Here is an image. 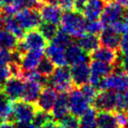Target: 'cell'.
I'll use <instances>...</instances> for the list:
<instances>
[{"label":"cell","mask_w":128,"mask_h":128,"mask_svg":"<svg viewBox=\"0 0 128 128\" xmlns=\"http://www.w3.org/2000/svg\"><path fill=\"white\" fill-rule=\"evenodd\" d=\"M50 120H52V115H50L46 111H43V110H39V111H36V114H35L32 124L35 126V128H38L39 126H41V125L45 124L46 122H48Z\"/></svg>","instance_id":"30"},{"label":"cell","mask_w":128,"mask_h":128,"mask_svg":"<svg viewBox=\"0 0 128 128\" xmlns=\"http://www.w3.org/2000/svg\"><path fill=\"white\" fill-rule=\"evenodd\" d=\"M116 2L118 4H120L122 7L127 8H128V0H116Z\"/></svg>","instance_id":"42"},{"label":"cell","mask_w":128,"mask_h":128,"mask_svg":"<svg viewBox=\"0 0 128 128\" xmlns=\"http://www.w3.org/2000/svg\"><path fill=\"white\" fill-rule=\"evenodd\" d=\"M97 128H121L112 111H99L97 113Z\"/></svg>","instance_id":"23"},{"label":"cell","mask_w":128,"mask_h":128,"mask_svg":"<svg viewBox=\"0 0 128 128\" xmlns=\"http://www.w3.org/2000/svg\"><path fill=\"white\" fill-rule=\"evenodd\" d=\"M105 28V25L101 22V20H96V21H90L87 22V26H86V30L87 32L92 35H96L100 34Z\"/></svg>","instance_id":"32"},{"label":"cell","mask_w":128,"mask_h":128,"mask_svg":"<svg viewBox=\"0 0 128 128\" xmlns=\"http://www.w3.org/2000/svg\"><path fill=\"white\" fill-rule=\"evenodd\" d=\"M105 1H107V2H110V1H112V0H105Z\"/></svg>","instance_id":"46"},{"label":"cell","mask_w":128,"mask_h":128,"mask_svg":"<svg viewBox=\"0 0 128 128\" xmlns=\"http://www.w3.org/2000/svg\"><path fill=\"white\" fill-rule=\"evenodd\" d=\"M101 90L122 92L128 90V74L125 71L111 72L101 82Z\"/></svg>","instance_id":"3"},{"label":"cell","mask_w":128,"mask_h":128,"mask_svg":"<svg viewBox=\"0 0 128 128\" xmlns=\"http://www.w3.org/2000/svg\"><path fill=\"white\" fill-rule=\"evenodd\" d=\"M118 92L102 90L94 100V108L99 111H113L117 110Z\"/></svg>","instance_id":"10"},{"label":"cell","mask_w":128,"mask_h":128,"mask_svg":"<svg viewBox=\"0 0 128 128\" xmlns=\"http://www.w3.org/2000/svg\"><path fill=\"white\" fill-rule=\"evenodd\" d=\"M0 25L13 34L18 39H22L24 36V30L20 26L17 20L13 16L0 14Z\"/></svg>","instance_id":"22"},{"label":"cell","mask_w":128,"mask_h":128,"mask_svg":"<svg viewBox=\"0 0 128 128\" xmlns=\"http://www.w3.org/2000/svg\"><path fill=\"white\" fill-rule=\"evenodd\" d=\"M83 1H84V2H87V1H90V0H83Z\"/></svg>","instance_id":"47"},{"label":"cell","mask_w":128,"mask_h":128,"mask_svg":"<svg viewBox=\"0 0 128 128\" xmlns=\"http://www.w3.org/2000/svg\"><path fill=\"white\" fill-rule=\"evenodd\" d=\"M2 92L11 101H19L22 98L24 82L20 76H12L2 85Z\"/></svg>","instance_id":"9"},{"label":"cell","mask_w":128,"mask_h":128,"mask_svg":"<svg viewBox=\"0 0 128 128\" xmlns=\"http://www.w3.org/2000/svg\"><path fill=\"white\" fill-rule=\"evenodd\" d=\"M39 14L44 22L58 24L62 18V8L57 4H44L40 7Z\"/></svg>","instance_id":"14"},{"label":"cell","mask_w":128,"mask_h":128,"mask_svg":"<svg viewBox=\"0 0 128 128\" xmlns=\"http://www.w3.org/2000/svg\"><path fill=\"white\" fill-rule=\"evenodd\" d=\"M78 44L85 52L92 54L94 50H96L99 47L100 40L99 38H97L96 35L88 33L78 38Z\"/></svg>","instance_id":"25"},{"label":"cell","mask_w":128,"mask_h":128,"mask_svg":"<svg viewBox=\"0 0 128 128\" xmlns=\"http://www.w3.org/2000/svg\"><path fill=\"white\" fill-rule=\"evenodd\" d=\"M13 115V104L12 101L0 89V122L10 121Z\"/></svg>","instance_id":"24"},{"label":"cell","mask_w":128,"mask_h":128,"mask_svg":"<svg viewBox=\"0 0 128 128\" xmlns=\"http://www.w3.org/2000/svg\"><path fill=\"white\" fill-rule=\"evenodd\" d=\"M125 20H126V22H127V24H128V14L125 16Z\"/></svg>","instance_id":"45"},{"label":"cell","mask_w":128,"mask_h":128,"mask_svg":"<svg viewBox=\"0 0 128 128\" xmlns=\"http://www.w3.org/2000/svg\"><path fill=\"white\" fill-rule=\"evenodd\" d=\"M91 58L94 61L114 66L118 61V54L115 50L103 46L98 47L96 50H94L91 54Z\"/></svg>","instance_id":"20"},{"label":"cell","mask_w":128,"mask_h":128,"mask_svg":"<svg viewBox=\"0 0 128 128\" xmlns=\"http://www.w3.org/2000/svg\"><path fill=\"white\" fill-rule=\"evenodd\" d=\"M124 18V8H122L117 2L110 1L105 5L100 19L105 27H112Z\"/></svg>","instance_id":"5"},{"label":"cell","mask_w":128,"mask_h":128,"mask_svg":"<svg viewBox=\"0 0 128 128\" xmlns=\"http://www.w3.org/2000/svg\"><path fill=\"white\" fill-rule=\"evenodd\" d=\"M121 39V34L111 27H105L103 31L100 33V43L104 47H107L112 50L120 48Z\"/></svg>","instance_id":"19"},{"label":"cell","mask_w":128,"mask_h":128,"mask_svg":"<svg viewBox=\"0 0 128 128\" xmlns=\"http://www.w3.org/2000/svg\"><path fill=\"white\" fill-rule=\"evenodd\" d=\"M14 54L11 52V50L0 49V66H8L13 62Z\"/></svg>","instance_id":"35"},{"label":"cell","mask_w":128,"mask_h":128,"mask_svg":"<svg viewBox=\"0 0 128 128\" xmlns=\"http://www.w3.org/2000/svg\"><path fill=\"white\" fill-rule=\"evenodd\" d=\"M46 55L57 66H64L68 64L66 54V48L52 42L46 48Z\"/></svg>","instance_id":"18"},{"label":"cell","mask_w":128,"mask_h":128,"mask_svg":"<svg viewBox=\"0 0 128 128\" xmlns=\"http://www.w3.org/2000/svg\"><path fill=\"white\" fill-rule=\"evenodd\" d=\"M44 50H28L22 54L20 66L22 70L29 72L36 70L38 66L40 61L43 59Z\"/></svg>","instance_id":"12"},{"label":"cell","mask_w":128,"mask_h":128,"mask_svg":"<svg viewBox=\"0 0 128 128\" xmlns=\"http://www.w3.org/2000/svg\"><path fill=\"white\" fill-rule=\"evenodd\" d=\"M78 128H97V113L96 108H90L80 117Z\"/></svg>","instance_id":"27"},{"label":"cell","mask_w":128,"mask_h":128,"mask_svg":"<svg viewBox=\"0 0 128 128\" xmlns=\"http://www.w3.org/2000/svg\"><path fill=\"white\" fill-rule=\"evenodd\" d=\"M52 42L55 43V44H57V45H59L61 47H64L66 49L72 43L70 36H68V34H66L64 31H62V30L58 31L56 36H54V38L52 40Z\"/></svg>","instance_id":"31"},{"label":"cell","mask_w":128,"mask_h":128,"mask_svg":"<svg viewBox=\"0 0 128 128\" xmlns=\"http://www.w3.org/2000/svg\"><path fill=\"white\" fill-rule=\"evenodd\" d=\"M11 76H13V75H12L10 64L0 66V87L7 82Z\"/></svg>","instance_id":"36"},{"label":"cell","mask_w":128,"mask_h":128,"mask_svg":"<svg viewBox=\"0 0 128 128\" xmlns=\"http://www.w3.org/2000/svg\"><path fill=\"white\" fill-rule=\"evenodd\" d=\"M122 68L128 74V55H122Z\"/></svg>","instance_id":"39"},{"label":"cell","mask_w":128,"mask_h":128,"mask_svg":"<svg viewBox=\"0 0 128 128\" xmlns=\"http://www.w3.org/2000/svg\"><path fill=\"white\" fill-rule=\"evenodd\" d=\"M39 31L41 32L44 38L47 40L52 41L54 38V36H56L58 33V29L56 27V24H49V22H43L39 25Z\"/></svg>","instance_id":"29"},{"label":"cell","mask_w":128,"mask_h":128,"mask_svg":"<svg viewBox=\"0 0 128 128\" xmlns=\"http://www.w3.org/2000/svg\"><path fill=\"white\" fill-rule=\"evenodd\" d=\"M90 68H91V74H90L88 83L96 87V89H100L102 80L112 72L113 66L92 60L90 64Z\"/></svg>","instance_id":"11"},{"label":"cell","mask_w":128,"mask_h":128,"mask_svg":"<svg viewBox=\"0 0 128 128\" xmlns=\"http://www.w3.org/2000/svg\"><path fill=\"white\" fill-rule=\"evenodd\" d=\"M0 128H15L14 124L10 121L0 122Z\"/></svg>","instance_id":"41"},{"label":"cell","mask_w":128,"mask_h":128,"mask_svg":"<svg viewBox=\"0 0 128 128\" xmlns=\"http://www.w3.org/2000/svg\"><path fill=\"white\" fill-rule=\"evenodd\" d=\"M117 110L121 111H128V90L122 92H118L117 94Z\"/></svg>","instance_id":"33"},{"label":"cell","mask_w":128,"mask_h":128,"mask_svg":"<svg viewBox=\"0 0 128 128\" xmlns=\"http://www.w3.org/2000/svg\"><path fill=\"white\" fill-rule=\"evenodd\" d=\"M54 66L55 64L49 58H43L42 60L40 61L38 66L36 68V71L41 76L48 78V77H50V75L54 73V69H55Z\"/></svg>","instance_id":"28"},{"label":"cell","mask_w":128,"mask_h":128,"mask_svg":"<svg viewBox=\"0 0 128 128\" xmlns=\"http://www.w3.org/2000/svg\"><path fill=\"white\" fill-rule=\"evenodd\" d=\"M66 54L68 63L70 64L71 66L88 62L87 52H85L84 50H82L78 44L71 43L66 49Z\"/></svg>","instance_id":"21"},{"label":"cell","mask_w":128,"mask_h":128,"mask_svg":"<svg viewBox=\"0 0 128 128\" xmlns=\"http://www.w3.org/2000/svg\"><path fill=\"white\" fill-rule=\"evenodd\" d=\"M36 112V108L35 105L30 102L16 101L13 104V115L16 124H31L33 122L34 116Z\"/></svg>","instance_id":"7"},{"label":"cell","mask_w":128,"mask_h":128,"mask_svg":"<svg viewBox=\"0 0 128 128\" xmlns=\"http://www.w3.org/2000/svg\"><path fill=\"white\" fill-rule=\"evenodd\" d=\"M38 128H57V125H56V124H55L54 120V121L50 120V121H49L48 122H46L45 124L41 125V126H39V127H38Z\"/></svg>","instance_id":"40"},{"label":"cell","mask_w":128,"mask_h":128,"mask_svg":"<svg viewBox=\"0 0 128 128\" xmlns=\"http://www.w3.org/2000/svg\"><path fill=\"white\" fill-rule=\"evenodd\" d=\"M15 19L24 31L36 29L41 24L42 21L38 11L36 8H22L21 10H19L16 13Z\"/></svg>","instance_id":"6"},{"label":"cell","mask_w":128,"mask_h":128,"mask_svg":"<svg viewBox=\"0 0 128 128\" xmlns=\"http://www.w3.org/2000/svg\"><path fill=\"white\" fill-rule=\"evenodd\" d=\"M76 2L77 0H59L58 1V6L66 11L74 10L76 8Z\"/></svg>","instance_id":"37"},{"label":"cell","mask_w":128,"mask_h":128,"mask_svg":"<svg viewBox=\"0 0 128 128\" xmlns=\"http://www.w3.org/2000/svg\"><path fill=\"white\" fill-rule=\"evenodd\" d=\"M18 44V38L13 34L0 26V49L14 50Z\"/></svg>","instance_id":"26"},{"label":"cell","mask_w":128,"mask_h":128,"mask_svg":"<svg viewBox=\"0 0 128 128\" xmlns=\"http://www.w3.org/2000/svg\"><path fill=\"white\" fill-rule=\"evenodd\" d=\"M57 128H76V127H70V126H68V125H64V124H60V125L57 126Z\"/></svg>","instance_id":"44"},{"label":"cell","mask_w":128,"mask_h":128,"mask_svg":"<svg viewBox=\"0 0 128 128\" xmlns=\"http://www.w3.org/2000/svg\"><path fill=\"white\" fill-rule=\"evenodd\" d=\"M69 110L72 115L76 117H80L87 110L90 108V102L80 89H73L68 94Z\"/></svg>","instance_id":"8"},{"label":"cell","mask_w":128,"mask_h":128,"mask_svg":"<svg viewBox=\"0 0 128 128\" xmlns=\"http://www.w3.org/2000/svg\"><path fill=\"white\" fill-rule=\"evenodd\" d=\"M56 90L50 87H46L42 89L38 98L36 100V105L40 110L46 111V112H50V110L54 107V103L57 98Z\"/></svg>","instance_id":"16"},{"label":"cell","mask_w":128,"mask_h":128,"mask_svg":"<svg viewBox=\"0 0 128 128\" xmlns=\"http://www.w3.org/2000/svg\"><path fill=\"white\" fill-rule=\"evenodd\" d=\"M50 82L52 87L58 92H66L69 91L73 84L70 69L66 68V66H58L50 75Z\"/></svg>","instance_id":"4"},{"label":"cell","mask_w":128,"mask_h":128,"mask_svg":"<svg viewBox=\"0 0 128 128\" xmlns=\"http://www.w3.org/2000/svg\"><path fill=\"white\" fill-rule=\"evenodd\" d=\"M80 87H82L80 90L83 92V94L88 98V100L91 103H92L94 98H96V96L98 94L97 92V89H96V87H94L92 85H91L90 83H86V84L80 86Z\"/></svg>","instance_id":"34"},{"label":"cell","mask_w":128,"mask_h":128,"mask_svg":"<svg viewBox=\"0 0 128 128\" xmlns=\"http://www.w3.org/2000/svg\"><path fill=\"white\" fill-rule=\"evenodd\" d=\"M120 50L122 55H128V33L124 34L120 43Z\"/></svg>","instance_id":"38"},{"label":"cell","mask_w":128,"mask_h":128,"mask_svg":"<svg viewBox=\"0 0 128 128\" xmlns=\"http://www.w3.org/2000/svg\"><path fill=\"white\" fill-rule=\"evenodd\" d=\"M127 115H128V113H127Z\"/></svg>","instance_id":"48"},{"label":"cell","mask_w":128,"mask_h":128,"mask_svg":"<svg viewBox=\"0 0 128 128\" xmlns=\"http://www.w3.org/2000/svg\"><path fill=\"white\" fill-rule=\"evenodd\" d=\"M60 25L61 30L68 34L70 38H80L87 32L85 18L80 12L76 10L66 11V13L62 15Z\"/></svg>","instance_id":"1"},{"label":"cell","mask_w":128,"mask_h":128,"mask_svg":"<svg viewBox=\"0 0 128 128\" xmlns=\"http://www.w3.org/2000/svg\"><path fill=\"white\" fill-rule=\"evenodd\" d=\"M73 83L77 86H82L88 83L91 74V68L88 62L73 64L70 69Z\"/></svg>","instance_id":"17"},{"label":"cell","mask_w":128,"mask_h":128,"mask_svg":"<svg viewBox=\"0 0 128 128\" xmlns=\"http://www.w3.org/2000/svg\"><path fill=\"white\" fill-rule=\"evenodd\" d=\"M46 48L47 39L38 29L26 31L17 47L18 52L21 54L28 50H45Z\"/></svg>","instance_id":"2"},{"label":"cell","mask_w":128,"mask_h":128,"mask_svg":"<svg viewBox=\"0 0 128 128\" xmlns=\"http://www.w3.org/2000/svg\"><path fill=\"white\" fill-rule=\"evenodd\" d=\"M69 103H68V94L66 92H60L57 96L56 101L50 110V115L54 121L61 122L64 118L69 115Z\"/></svg>","instance_id":"13"},{"label":"cell","mask_w":128,"mask_h":128,"mask_svg":"<svg viewBox=\"0 0 128 128\" xmlns=\"http://www.w3.org/2000/svg\"><path fill=\"white\" fill-rule=\"evenodd\" d=\"M40 2H44L45 4H57L58 5V1L59 0H39Z\"/></svg>","instance_id":"43"},{"label":"cell","mask_w":128,"mask_h":128,"mask_svg":"<svg viewBox=\"0 0 128 128\" xmlns=\"http://www.w3.org/2000/svg\"><path fill=\"white\" fill-rule=\"evenodd\" d=\"M104 7L105 5L102 0H90L85 2L80 13L88 22L99 20L103 12Z\"/></svg>","instance_id":"15"}]
</instances>
